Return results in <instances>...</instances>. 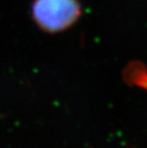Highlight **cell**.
<instances>
[{
	"mask_svg": "<svg viewBox=\"0 0 147 148\" xmlns=\"http://www.w3.org/2000/svg\"><path fill=\"white\" fill-rule=\"evenodd\" d=\"M81 15L79 0H34L32 16L39 29L55 34L70 28Z\"/></svg>",
	"mask_w": 147,
	"mask_h": 148,
	"instance_id": "1",
	"label": "cell"
}]
</instances>
